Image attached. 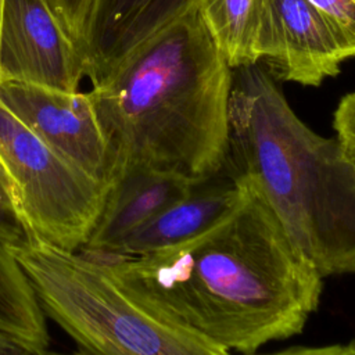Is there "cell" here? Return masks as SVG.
<instances>
[{"label":"cell","instance_id":"e0dca14e","mask_svg":"<svg viewBox=\"0 0 355 355\" xmlns=\"http://www.w3.org/2000/svg\"><path fill=\"white\" fill-rule=\"evenodd\" d=\"M333 129L343 151L355 164V90L340 100L333 115Z\"/></svg>","mask_w":355,"mask_h":355},{"label":"cell","instance_id":"9c48e42d","mask_svg":"<svg viewBox=\"0 0 355 355\" xmlns=\"http://www.w3.org/2000/svg\"><path fill=\"white\" fill-rule=\"evenodd\" d=\"M198 0H97L85 54L92 86L104 80L135 49L197 8Z\"/></svg>","mask_w":355,"mask_h":355},{"label":"cell","instance_id":"7a4b0ae2","mask_svg":"<svg viewBox=\"0 0 355 355\" xmlns=\"http://www.w3.org/2000/svg\"><path fill=\"white\" fill-rule=\"evenodd\" d=\"M232 68L197 8L135 49L89 92L112 164L207 182L226 166Z\"/></svg>","mask_w":355,"mask_h":355},{"label":"cell","instance_id":"2e32d148","mask_svg":"<svg viewBox=\"0 0 355 355\" xmlns=\"http://www.w3.org/2000/svg\"><path fill=\"white\" fill-rule=\"evenodd\" d=\"M334 32L347 58H355V0H309Z\"/></svg>","mask_w":355,"mask_h":355},{"label":"cell","instance_id":"8992f818","mask_svg":"<svg viewBox=\"0 0 355 355\" xmlns=\"http://www.w3.org/2000/svg\"><path fill=\"white\" fill-rule=\"evenodd\" d=\"M0 103L62 158L111 186L110 151L89 92L3 80Z\"/></svg>","mask_w":355,"mask_h":355},{"label":"cell","instance_id":"603a6c76","mask_svg":"<svg viewBox=\"0 0 355 355\" xmlns=\"http://www.w3.org/2000/svg\"><path fill=\"white\" fill-rule=\"evenodd\" d=\"M0 171H1V169H0Z\"/></svg>","mask_w":355,"mask_h":355},{"label":"cell","instance_id":"277c9868","mask_svg":"<svg viewBox=\"0 0 355 355\" xmlns=\"http://www.w3.org/2000/svg\"><path fill=\"white\" fill-rule=\"evenodd\" d=\"M14 255L44 313L90 355H230L153 313L100 259L42 240Z\"/></svg>","mask_w":355,"mask_h":355},{"label":"cell","instance_id":"5b68a950","mask_svg":"<svg viewBox=\"0 0 355 355\" xmlns=\"http://www.w3.org/2000/svg\"><path fill=\"white\" fill-rule=\"evenodd\" d=\"M0 169L37 240L67 251L83 247L110 186L62 158L1 103Z\"/></svg>","mask_w":355,"mask_h":355},{"label":"cell","instance_id":"8fae6325","mask_svg":"<svg viewBox=\"0 0 355 355\" xmlns=\"http://www.w3.org/2000/svg\"><path fill=\"white\" fill-rule=\"evenodd\" d=\"M198 184L125 237L105 257L94 259L140 257L183 244L219 223L244 193V182L234 176L230 183L218 187L198 189Z\"/></svg>","mask_w":355,"mask_h":355},{"label":"cell","instance_id":"ba28073f","mask_svg":"<svg viewBox=\"0 0 355 355\" xmlns=\"http://www.w3.org/2000/svg\"><path fill=\"white\" fill-rule=\"evenodd\" d=\"M268 44L263 60L277 78L319 86L348 60L334 32L309 0H266Z\"/></svg>","mask_w":355,"mask_h":355},{"label":"cell","instance_id":"6da1fadb","mask_svg":"<svg viewBox=\"0 0 355 355\" xmlns=\"http://www.w3.org/2000/svg\"><path fill=\"white\" fill-rule=\"evenodd\" d=\"M240 179L241 200L205 233L153 254L100 261L161 319L247 355L304 330L323 277L263 197Z\"/></svg>","mask_w":355,"mask_h":355},{"label":"cell","instance_id":"7c38bea8","mask_svg":"<svg viewBox=\"0 0 355 355\" xmlns=\"http://www.w3.org/2000/svg\"><path fill=\"white\" fill-rule=\"evenodd\" d=\"M197 11L232 69L263 60L268 44L266 0H198Z\"/></svg>","mask_w":355,"mask_h":355},{"label":"cell","instance_id":"52a82bcc","mask_svg":"<svg viewBox=\"0 0 355 355\" xmlns=\"http://www.w3.org/2000/svg\"><path fill=\"white\" fill-rule=\"evenodd\" d=\"M86 64L44 0H3L0 82L80 92Z\"/></svg>","mask_w":355,"mask_h":355},{"label":"cell","instance_id":"ac0fdd59","mask_svg":"<svg viewBox=\"0 0 355 355\" xmlns=\"http://www.w3.org/2000/svg\"><path fill=\"white\" fill-rule=\"evenodd\" d=\"M247 355H345L344 345H322V347H291L270 354H247Z\"/></svg>","mask_w":355,"mask_h":355},{"label":"cell","instance_id":"3957f363","mask_svg":"<svg viewBox=\"0 0 355 355\" xmlns=\"http://www.w3.org/2000/svg\"><path fill=\"white\" fill-rule=\"evenodd\" d=\"M226 165L263 197L324 276L355 273V164L293 111L257 65L240 68L230 96Z\"/></svg>","mask_w":355,"mask_h":355},{"label":"cell","instance_id":"44dd1931","mask_svg":"<svg viewBox=\"0 0 355 355\" xmlns=\"http://www.w3.org/2000/svg\"><path fill=\"white\" fill-rule=\"evenodd\" d=\"M344 354L345 355H355V340L349 343L348 345H344Z\"/></svg>","mask_w":355,"mask_h":355},{"label":"cell","instance_id":"4fadbf2b","mask_svg":"<svg viewBox=\"0 0 355 355\" xmlns=\"http://www.w3.org/2000/svg\"><path fill=\"white\" fill-rule=\"evenodd\" d=\"M35 290L12 251L0 243V329L36 355L49 347V330Z\"/></svg>","mask_w":355,"mask_h":355},{"label":"cell","instance_id":"5bb4252c","mask_svg":"<svg viewBox=\"0 0 355 355\" xmlns=\"http://www.w3.org/2000/svg\"><path fill=\"white\" fill-rule=\"evenodd\" d=\"M36 240L37 237L24 219L11 187L0 171V243L14 254L29 247Z\"/></svg>","mask_w":355,"mask_h":355},{"label":"cell","instance_id":"7402d4cb","mask_svg":"<svg viewBox=\"0 0 355 355\" xmlns=\"http://www.w3.org/2000/svg\"><path fill=\"white\" fill-rule=\"evenodd\" d=\"M1 10H3V0H0V21H1Z\"/></svg>","mask_w":355,"mask_h":355},{"label":"cell","instance_id":"ffe728a7","mask_svg":"<svg viewBox=\"0 0 355 355\" xmlns=\"http://www.w3.org/2000/svg\"><path fill=\"white\" fill-rule=\"evenodd\" d=\"M39 355H90L89 352L83 351V349H79V351H73V352H54V351H49V349H44L43 352H40Z\"/></svg>","mask_w":355,"mask_h":355},{"label":"cell","instance_id":"30bf717a","mask_svg":"<svg viewBox=\"0 0 355 355\" xmlns=\"http://www.w3.org/2000/svg\"><path fill=\"white\" fill-rule=\"evenodd\" d=\"M196 184L179 175L150 168L121 171L110 186L87 241L78 252L90 258L105 257L141 225L186 197Z\"/></svg>","mask_w":355,"mask_h":355},{"label":"cell","instance_id":"9a60e30c","mask_svg":"<svg viewBox=\"0 0 355 355\" xmlns=\"http://www.w3.org/2000/svg\"><path fill=\"white\" fill-rule=\"evenodd\" d=\"M97 0H44L71 42L86 54L90 24Z\"/></svg>","mask_w":355,"mask_h":355},{"label":"cell","instance_id":"d6986e66","mask_svg":"<svg viewBox=\"0 0 355 355\" xmlns=\"http://www.w3.org/2000/svg\"><path fill=\"white\" fill-rule=\"evenodd\" d=\"M0 355H36L24 341L0 329Z\"/></svg>","mask_w":355,"mask_h":355}]
</instances>
